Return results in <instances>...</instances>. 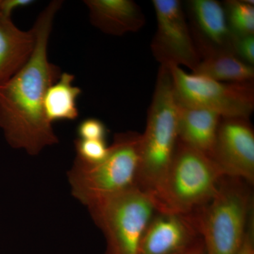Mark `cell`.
Listing matches in <instances>:
<instances>
[{"label":"cell","instance_id":"cell-1","mask_svg":"<svg viewBox=\"0 0 254 254\" xmlns=\"http://www.w3.org/2000/svg\"><path fill=\"white\" fill-rule=\"evenodd\" d=\"M63 4L54 0L38 15L32 27L36 36L33 54L14 76L0 85V128L11 148L31 156L59 143L45 115L44 99L62 73L49 61L48 48L55 16Z\"/></svg>","mask_w":254,"mask_h":254},{"label":"cell","instance_id":"cell-2","mask_svg":"<svg viewBox=\"0 0 254 254\" xmlns=\"http://www.w3.org/2000/svg\"><path fill=\"white\" fill-rule=\"evenodd\" d=\"M224 177L211 158L178 140L168 171L150 196L156 211L190 215L213 198Z\"/></svg>","mask_w":254,"mask_h":254},{"label":"cell","instance_id":"cell-3","mask_svg":"<svg viewBox=\"0 0 254 254\" xmlns=\"http://www.w3.org/2000/svg\"><path fill=\"white\" fill-rule=\"evenodd\" d=\"M141 133H115L104 160L94 165L75 158L67 173L71 193L87 207L107 197L137 187Z\"/></svg>","mask_w":254,"mask_h":254},{"label":"cell","instance_id":"cell-4","mask_svg":"<svg viewBox=\"0 0 254 254\" xmlns=\"http://www.w3.org/2000/svg\"><path fill=\"white\" fill-rule=\"evenodd\" d=\"M178 142L177 103L170 68L160 66L154 93L141 133L137 187L150 195L160 185Z\"/></svg>","mask_w":254,"mask_h":254},{"label":"cell","instance_id":"cell-5","mask_svg":"<svg viewBox=\"0 0 254 254\" xmlns=\"http://www.w3.org/2000/svg\"><path fill=\"white\" fill-rule=\"evenodd\" d=\"M251 185L224 177L208 203L191 213L206 254H237L254 215Z\"/></svg>","mask_w":254,"mask_h":254},{"label":"cell","instance_id":"cell-6","mask_svg":"<svg viewBox=\"0 0 254 254\" xmlns=\"http://www.w3.org/2000/svg\"><path fill=\"white\" fill-rule=\"evenodd\" d=\"M86 208L104 235L105 254H138L142 237L155 212L148 193L134 187Z\"/></svg>","mask_w":254,"mask_h":254},{"label":"cell","instance_id":"cell-7","mask_svg":"<svg viewBox=\"0 0 254 254\" xmlns=\"http://www.w3.org/2000/svg\"><path fill=\"white\" fill-rule=\"evenodd\" d=\"M177 101L203 108L222 118L250 119L254 110V85L230 83L189 73L180 66L169 67Z\"/></svg>","mask_w":254,"mask_h":254},{"label":"cell","instance_id":"cell-8","mask_svg":"<svg viewBox=\"0 0 254 254\" xmlns=\"http://www.w3.org/2000/svg\"><path fill=\"white\" fill-rule=\"evenodd\" d=\"M157 29L150 43V50L160 66L173 67L180 65L193 71L200 57L190 33L181 1L153 0Z\"/></svg>","mask_w":254,"mask_h":254},{"label":"cell","instance_id":"cell-9","mask_svg":"<svg viewBox=\"0 0 254 254\" xmlns=\"http://www.w3.org/2000/svg\"><path fill=\"white\" fill-rule=\"evenodd\" d=\"M212 160L225 177L254 185V131L250 119H221Z\"/></svg>","mask_w":254,"mask_h":254},{"label":"cell","instance_id":"cell-10","mask_svg":"<svg viewBox=\"0 0 254 254\" xmlns=\"http://www.w3.org/2000/svg\"><path fill=\"white\" fill-rule=\"evenodd\" d=\"M200 240L191 214L155 210L142 237L138 254H181Z\"/></svg>","mask_w":254,"mask_h":254},{"label":"cell","instance_id":"cell-11","mask_svg":"<svg viewBox=\"0 0 254 254\" xmlns=\"http://www.w3.org/2000/svg\"><path fill=\"white\" fill-rule=\"evenodd\" d=\"M187 9L190 33L200 58L214 51L234 53L235 36L229 28L222 3L215 0H190Z\"/></svg>","mask_w":254,"mask_h":254},{"label":"cell","instance_id":"cell-12","mask_svg":"<svg viewBox=\"0 0 254 254\" xmlns=\"http://www.w3.org/2000/svg\"><path fill=\"white\" fill-rule=\"evenodd\" d=\"M91 24L105 34L122 36L136 33L145 24V16L132 0H85Z\"/></svg>","mask_w":254,"mask_h":254},{"label":"cell","instance_id":"cell-13","mask_svg":"<svg viewBox=\"0 0 254 254\" xmlns=\"http://www.w3.org/2000/svg\"><path fill=\"white\" fill-rule=\"evenodd\" d=\"M177 103L179 141L212 159L221 117L208 110Z\"/></svg>","mask_w":254,"mask_h":254},{"label":"cell","instance_id":"cell-14","mask_svg":"<svg viewBox=\"0 0 254 254\" xmlns=\"http://www.w3.org/2000/svg\"><path fill=\"white\" fill-rule=\"evenodd\" d=\"M34 31H23L11 18L0 15V85L14 76L27 63L34 50Z\"/></svg>","mask_w":254,"mask_h":254},{"label":"cell","instance_id":"cell-15","mask_svg":"<svg viewBox=\"0 0 254 254\" xmlns=\"http://www.w3.org/2000/svg\"><path fill=\"white\" fill-rule=\"evenodd\" d=\"M191 73L230 83H252L254 80V66L227 51L210 52L203 55Z\"/></svg>","mask_w":254,"mask_h":254},{"label":"cell","instance_id":"cell-16","mask_svg":"<svg viewBox=\"0 0 254 254\" xmlns=\"http://www.w3.org/2000/svg\"><path fill=\"white\" fill-rule=\"evenodd\" d=\"M74 75L63 72L51 85L44 99V113L50 124L63 120H76L78 117L77 100L82 91L73 85Z\"/></svg>","mask_w":254,"mask_h":254},{"label":"cell","instance_id":"cell-17","mask_svg":"<svg viewBox=\"0 0 254 254\" xmlns=\"http://www.w3.org/2000/svg\"><path fill=\"white\" fill-rule=\"evenodd\" d=\"M222 4L229 28L234 36L254 35V1L228 0Z\"/></svg>","mask_w":254,"mask_h":254},{"label":"cell","instance_id":"cell-18","mask_svg":"<svg viewBox=\"0 0 254 254\" xmlns=\"http://www.w3.org/2000/svg\"><path fill=\"white\" fill-rule=\"evenodd\" d=\"M76 159L88 165H94L104 160L109 151V146L103 140H74Z\"/></svg>","mask_w":254,"mask_h":254},{"label":"cell","instance_id":"cell-19","mask_svg":"<svg viewBox=\"0 0 254 254\" xmlns=\"http://www.w3.org/2000/svg\"><path fill=\"white\" fill-rule=\"evenodd\" d=\"M77 133L81 139L105 141L108 129L105 124L98 119L88 118L78 125Z\"/></svg>","mask_w":254,"mask_h":254},{"label":"cell","instance_id":"cell-20","mask_svg":"<svg viewBox=\"0 0 254 254\" xmlns=\"http://www.w3.org/2000/svg\"><path fill=\"white\" fill-rule=\"evenodd\" d=\"M233 51L240 60L249 64L254 65V35L235 36Z\"/></svg>","mask_w":254,"mask_h":254},{"label":"cell","instance_id":"cell-21","mask_svg":"<svg viewBox=\"0 0 254 254\" xmlns=\"http://www.w3.org/2000/svg\"><path fill=\"white\" fill-rule=\"evenodd\" d=\"M34 2L32 0H1L0 15L4 17L11 18L14 10L25 7Z\"/></svg>","mask_w":254,"mask_h":254},{"label":"cell","instance_id":"cell-22","mask_svg":"<svg viewBox=\"0 0 254 254\" xmlns=\"http://www.w3.org/2000/svg\"><path fill=\"white\" fill-rule=\"evenodd\" d=\"M237 254H254V214L250 219L245 240Z\"/></svg>","mask_w":254,"mask_h":254},{"label":"cell","instance_id":"cell-23","mask_svg":"<svg viewBox=\"0 0 254 254\" xmlns=\"http://www.w3.org/2000/svg\"><path fill=\"white\" fill-rule=\"evenodd\" d=\"M181 254H206L202 238L193 247H190L189 250L185 251V252Z\"/></svg>","mask_w":254,"mask_h":254},{"label":"cell","instance_id":"cell-24","mask_svg":"<svg viewBox=\"0 0 254 254\" xmlns=\"http://www.w3.org/2000/svg\"><path fill=\"white\" fill-rule=\"evenodd\" d=\"M0 3H1V0H0Z\"/></svg>","mask_w":254,"mask_h":254}]
</instances>
